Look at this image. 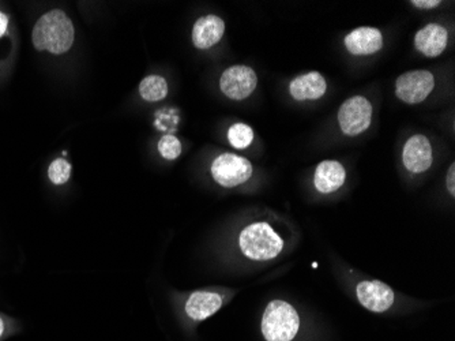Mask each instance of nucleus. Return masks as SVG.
Instances as JSON below:
<instances>
[{"instance_id": "f257e3e1", "label": "nucleus", "mask_w": 455, "mask_h": 341, "mask_svg": "<svg viewBox=\"0 0 455 341\" xmlns=\"http://www.w3.org/2000/svg\"><path fill=\"white\" fill-rule=\"evenodd\" d=\"M76 29L71 19L61 10H52L36 22L31 31V41L37 51H48L61 55L74 44Z\"/></svg>"}, {"instance_id": "f03ea898", "label": "nucleus", "mask_w": 455, "mask_h": 341, "mask_svg": "<svg viewBox=\"0 0 455 341\" xmlns=\"http://www.w3.org/2000/svg\"><path fill=\"white\" fill-rule=\"evenodd\" d=\"M239 246L247 258L269 261L281 253L284 242L267 223H254L240 233Z\"/></svg>"}, {"instance_id": "7ed1b4c3", "label": "nucleus", "mask_w": 455, "mask_h": 341, "mask_svg": "<svg viewBox=\"0 0 455 341\" xmlns=\"http://www.w3.org/2000/svg\"><path fill=\"white\" fill-rule=\"evenodd\" d=\"M300 327L299 314L284 300H273L262 318V333L267 341H290Z\"/></svg>"}, {"instance_id": "20e7f679", "label": "nucleus", "mask_w": 455, "mask_h": 341, "mask_svg": "<svg viewBox=\"0 0 455 341\" xmlns=\"http://www.w3.org/2000/svg\"><path fill=\"white\" fill-rule=\"evenodd\" d=\"M251 163L242 156L224 153L214 158L212 164L213 179L220 186L236 187L245 183L252 176Z\"/></svg>"}, {"instance_id": "39448f33", "label": "nucleus", "mask_w": 455, "mask_h": 341, "mask_svg": "<svg viewBox=\"0 0 455 341\" xmlns=\"http://www.w3.org/2000/svg\"><path fill=\"white\" fill-rule=\"evenodd\" d=\"M371 122L372 106L363 96L350 97L338 111V124L345 136H360L368 130Z\"/></svg>"}, {"instance_id": "423d86ee", "label": "nucleus", "mask_w": 455, "mask_h": 341, "mask_svg": "<svg viewBox=\"0 0 455 341\" xmlns=\"http://www.w3.org/2000/svg\"><path fill=\"white\" fill-rule=\"evenodd\" d=\"M435 88V77L426 70H414L399 76L395 82L397 97L407 104H419Z\"/></svg>"}, {"instance_id": "0eeeda50", "label": "nucleus", "mask_w": 455, "mask_h": 341, "mask_svg": "<svg viewBox=\"0 0 455 341\" xmlns=\"http://www.w3.org/2000/svg\"><path fill=\"white\" fill-rule=\"evenodd\" d=\"M258 77L251 67L233 66L227 68L220 78L221 92L230 100H245L255 91Z\"/></svg>"}, {"instance_id": "6e6552de", "label": "nucleus", "mask_w": 455, "mask_h": 341, "mask_svg": "<svg viewBox=\"0 0 455 341\" xmlns=\"http://www.w3.org/2000/svg\"><path fill=\"white\" fill-rule=\"evenodd\" d=\"M356 294L365 309L374 312L389 310L394 303L393 290L378 280L362 281L356 288Z\"/></svg>"}, {"instance_id": "1a4fd4ad", "label": "nucleus", "mask_w": 455, "mask_h": 341, "mask_svg": "<svg viewBox=\"0 0 455 341\" xmlns=\"http://www.w3.org/2000/svg\"><path fill=\"white\" fill-rule=\"evenodd\" d=\"M432 146L425 136L416 134L407 141L402 151V161L408 170L423 173L432 166Z\"/></svg>"}, {"instance_id": "9d476101", "label": "nucleus", "mask_w": 455, "mask_h": 341, "mask_svg": "<svg viewBox=\"0 0 455 341\" xmlns=\"http://www.w3.org/2000/svg\"><path fill=\"white\" fill-rule=\"evenodd\" d=\"M449 43V31L439 24H429L416 33L414 47L426 58H436Z\"/></svg>"}, {"instance_id": "9b49d317", "label": "nucleus", "mask_w": 455, "mask_h": 341, "mask_svg": "<svg viewBox=\"0 0 455 341\" xmlns=\"http://www.w3.org/2000/svg\"><path fill=\"white\" fill-rule=\"evenodd\" d=\"M224 31L225 24L220 16H200L193 28V43L198 49L212 48L221 41Z\"/></svg>"}, {"instance_id": "f8f14e48", "label": "nucleus", "mask_w": 455, "mask_h": 341, "mask_svg": "<svg viewBox=\"0 0 455 341\" xmlns=\"http://www.w3.org/2000/svg\"><path fill=\"white\" fill-rule=\"evenodd\" d=\"M345 47L352 55H372L383 47V36L377 28H357L345 37Z\"/></svg>"}, {"instance_id": "ddd939ff", "label": "nucleus", "mask_w": 455, "mask_h": 341, "mask_svg": "<svg viewBox=\"0 0 455 341\" xmlns=\"http://www.w3.org/2000/svg\"><path fill=\"white\" fill-rule=\"evenodd\" d=\"M347 179V170L344 166L334 160H324L315 170L314 185L319 193L330 194L344 186Z\"/></svg>"}, {"instance_id": "4468645a", "label": "nucleus", "mask_w": 455, "mask_h": 341, "mask_svg": "<svg viewBox=\"0 0 455 341\" xmlns=\"http://www.w3.org/2000/svg\"><path fill=\"white\" fill-rule=\"evenodd\" d=\"M327 91V82L318 71L295 78L289 85L290 96L297 101L318 100Z\"/></svg>"}, {"instance_id": "2eb2a0df", "label": "nucleus", "mask_w": 455, "mask_h": 341, "mask_svg": "<svg viewBox=\"0 0 455 341\" xmlns=\"http://www.w3.org/2000/svg\"><path fill=\"white\" fill-rule=\"evenodd\" d=\"M223 297L215 292L198 291L188 297L185 314L194 321H203L221 309Z\"/></svg>"}, {"instance_id": "dca6fc26", "label": "nucleus", "mask_w": 455, "mask_h": 341, "mask_svg": "<svg viewBox=\"0 0 455 341\" xmlns=\"http://www.w3.org/2000/svg\"><path fill=\"white\" fill-rule=\"evenodd\" d=\"M139 94L143 100L150 103L164 100L168 94L167 81L160 76H149L142 79L139 85Z\"/></svg>"}, {"instance_id": "f3484780", "label": "nucleus", "mask_w": 455, "mask_h": 341, "mask_svg": "<svg viewBox=\"0 0 455 341\" xmlns=\"http://www.w3.org/2000/svg\"><path fill=\"white\" fill-rule=\"evenodd\" d=\"M228 141L235 149H245L254 141V130L245 123H235L228 130Z\"/></svg>"}, {"instance_id": "a211bd4d", "label": "nucleus", "mask_w": 455, "mask_h": 341, "mask_svg": "<svg viewBox=\"0 0 455 341\" xmlns=\"http://www.w3.org/2000/svg\"><path fill=\"white\" fill-rule=\"evenodd\" d=\"M71 175V164L66 158H56L48 168V176L53 185L61 186L68 182Z\"/></svg>"}, {"instance_id": "6ab92c4d", "label": "nucleus", "mask_w": 455, "mask_h": 341, "mask_svg": "<svg viewBox=\"0 0 455 341\" xmlns=\"http://www.w3.org/2000/svg\"><path fill=\"white\" fill-rule=\"evenodd\" d=\"M158 152L167 160H176L182 155V143L175 136H164L158 142Z\"/></svg>"}, {"instance_id": "aec40b11", "label": "nucleus", "mask_w": 455, "mask_h": 341, "mask_svg": "<svg viewBox=\"0 0 455 341\" xmlns=\"http://www.w3.org/2000/svg\"><path fill=\"white\" fill-rule=\"evenodd\" d=\"M447 190L450 191L451 195H455V164L453 163L447 172V179H446Z\"/></svg>"}, {"instance_id": "412c9836", "label": "nucleus", "mask_w": 455, "mask_h": 341, "mask_svg": "<svg viewBox=\"0 0 455 341\" xmlns=\"http://www.w3.org/2000/svg\"><path fill=\"white\" fill-rule=\"evenodd\" d=\"M411 4H413L414 7L428 10V9H435V7H438L440 4V1L439 0H413Z\"/></svg>"}, {"instance_id": "4be33fe9", "label": "nucleus", "mask_w": 455, "mask_h": 341, "mask_svg": "<svg viewBox=\"0 0 455 341\" xmlns=\"http://www.w3.org/2000/svg\"><path fill=\"white\" fill-rule=\"evenodd\" d=\"M7 26H9V16L0 11V37L7 31Z\"/></svg>"}, {"instance_id": "5701e85b", "label": "nucleus", "mask_w": 455, "mask_h": 341, "mask_svg": "<svg viewBox=\"0 0 455 341\" xmlns=\"http://www.w3.org/2000/svg\"><path fill=\"white\" fill-rule=\"evenodd\" d=\"M3 332H4V324H3V320L0 318V336L3 335Z\"/></svg>"}]
</instances>
